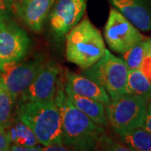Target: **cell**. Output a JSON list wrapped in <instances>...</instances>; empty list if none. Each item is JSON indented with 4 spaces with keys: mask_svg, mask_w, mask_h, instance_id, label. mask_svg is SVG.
<instances>
[{
    "mask_svg": "<svg viewBox=\"0 0 151 151\" xmlns=\"http://www.w3.org/2000/svg\"><path fill=\"white\" fill-rule=\"evenodd\" d=\"M55 103L61 117L62 144L75 150L97 148L100 138L105 134L103 127L94 123L70 102L64 87L55 92Z\"/></svg>",
    "mask_w": 151,
    "mask_h": 151,
    "instance_id": "cell-1",
    "label": "cell"
},
{
    "mask_svg": "<svg viewBox=\"0 0 151 151\" xmlns=\"http://www.w3.org/2000/svg\"><path fill=\"white\" fill-rule=\"evenodd\" d=\"M18 118L34 132L39 144H62L61 117L54 101L20 102Z\"/></svg>",
    "mask_w": 151,
    "mask_h": 151,
    "instance_id": "cell-2",
    "label": "cell"
},
{
    "mask_svg": "<svg viewBox=\"0 0 151 151\" xmlns=\"http://www.w3.org/2000/svg\"><path fill=\"white\" fill-rule=\"evenodd\" d=\"M106 50L102 34L87 19L65 35L66 59L84 70L101 59Z\"/></svg>",
    "mask_w": 151,
    "mask_h": 151,
    "instance_id": "cell-3",
    "label": "cell"
},
{
    "mask_svg": "<svg viewBox=\"0 0 151 151\" xmlns=\"http://www.w3.org/2000/svg\"><path fill=\"white\" fill-rule=\"evenodd\" d=\"M129 69L123 60L106 50L103 57L86 68L83 75L98 83L108 92L111 100L118 99L127 93Z\"/></svg>",
    "mask_w": 151,
    "mask_h": 151,
    "instance_id": "cell-4",
    "label": "cell"
},
{
    "mask_svg": "<svg viewBox=\"0 0 151 151\" xmlns=\"http://www.w3.org/2000/svg\"><path fill=\"white\" fill-rule=\"evenodd\" d=\"M150 102L140 95L126 93L105 106L108 124L119 134L141 127Z\"/></svg>",
    "mask_w": 151,
    "mask_h": 151,
    "instance_id": "cell-5",
    "label": "cell"
},
{
    "mask_svg": "<svg viewBox=\"0 0 151 151\" xmlns=\"http://www.w3.org/2000/svg\"><path fill=\"white\" fill-rule=\"evenodd\" d=\"M104 38L108 47L119 54L146 39L139 29L115 8L109 11L104 27Z\"/></svg>",
    "mask_w": 151,
    "mask_h": 151,
    "instance_id": "cell-6",
    "label": "cell"
},
{
    "mask_svg": "<svg viewBox=\"0 0 151 151\" xmlns=\"http://www.w3.org/2000/svg\"><path fill=\"white\" fill-rule=\"evenodd\" d=\"M43 64L40 59L1 62L0 84L16 100L30 85Z\"/></svg>",
    "mask_w": 151,
    "mask_h": 151,
    "instance_id": "cell-7",
    "label": "cell"
},
{
    "mask_svg": "<svg viewBox=\"0 0 151 151\" xmlns=\"http://www.w3.org/2000/svg\"><path fill=\"white\" fill-rule=\"evenodd\" d=\"M86 0H57L50 14V25L56 39H61L76 25L84 14Z\"/></svg>",
    "mask_w": 151,
    "mask_h": 151,
    "instance_id": "cell-8",
    "label": "cell"
},
{
    "mask_svg": "<svg viewBox=\"0 0 151 151\" xmlns=\"http://www.w3.org/2000/svg\"><path fill=\"white\" fill-rule=\"evenodd\" d=\"M31 40L14 23L5 22L0 27V63L20 60L30 48Z\"/></svg>",
    "mask_w": 151,
    "mask_h": 151,
    "instance_id": "cell-9",
    "label": "cell"
},
{
    "mask_svg": "<svg viewBox=\"0 0 151 151\" xmlns=\"http://www.w3.org/2000/svg\"><path fill=\"white\" fill-rule=\"evenodd\" d=\"M60 67L53 61L44 63L37 76L20 96V102L54 101Z\"/></svg>",
    "mask_w": 151,
    "mask_h": 151,
    "instance_id": "cell-10",
    "label": "cell"
},
{
    "mask_svg": "<svg viewBox=\"0 0 151 151\" xmlns=\"http://www.w3.org/2000/svg\"><path fill=\"white\" fill-rule=\"evenodd\" d=\"M55 2V0H15L12 9L30 29L40 32Z\"/></svg>",
    "mask_w": 151,
    "mask_h": 151,
    "instance_id": "cell-11",
    "label": "cell"
},
{
    "mask_svg": "<svg viewBox=\"0 0 151 151\" xmlns=\"http://www.w3.org/2000/svg\"><path fill=\"white\" fill-rule=\"evenodd\" d=\"M111 4L143 31H151V6L146 0H109Z\"/></svg>",
    "mask_w": 151,
    "mask_h": 151,
    "instance_id": "cell-12",
    "label": "cell"
},
{
    "mask_svg": "<svg viewBox=\"0 0 151 151\" xmlns=\"http://www.w3.org/2000/svg\"><path fill=\"white\" fill-rule=\"evenodd\" d=\"M65 76V86L76 94L95 99L105 106L111 102V98L105 89L91 78L71 71H66Z\"/></svg>",
    "mask_w": 151,
    "mask_h": 151,
    "instance_id": "cell-13",
    "label": "cell"
},
{
    "mask_svg": "<svg viewBox=\"0 0 151 151\" xmlns=\"http://www.w3.org/2000/svg\"><path fill=\"white\" fill-rule=\"evenodd\" d=\"M64 89L70 102L94 123L103 128L108 125V121L106 115L105 105L103 103L92 98L78 95L67 86H64Z\"/></svg>",
    "mask_w": 151,
    "mask_h": 151,
    "instance_id": "cell-14",
    "label": "cell"
},
{
    "mask_svg": "<svg viewBox=\"0 0 151 151\" xmlns=\"http://www.w3.org/2000/svg\"><path fill=\"white\" fill-rule=\"evenodd\" d=\"M5 129L12 145L38 147L39 142L34 132L18 117L17 119H12Z\"/></svg>",
    "mask_w": 151,
    "mask_h": 151,
    "instance_id": "cell-15",
    "label": "cell"
},
{
    "mask_svg": "<svg viewBox=\"0 0 151 151\" xmlns=\"http://www.w3.org/2000/svg\"><path fill=\"white\" fill-rule=\"evenodd\" d=\"M131 150L151 151V134L144 127H136L118 134Z\"/></svg>",
    "mask_w": 151,
    "mask_h": 151,
    "instance_id": "cell-16",
    "label": "cell"
},
{
    "mask_svg": "<svg viewBox=\"0 0 151 151\" xmlns=\"http://www.w3.org/2000/svg\"><path fill=\"white\" fill-rule=\"evenodd\" d=\"M127 93L140 95L151 103V86L139 69L129 70Z\"/></svg>",
    "mask_w": 151,
    "mask_h": 151,
    "instance_id": "cell-17",
    "label": "cell"
},
{
    "mask_svg": "<svg viewBox=\"0 0 151 151\" xmlns=\"http://www.w3.org/2000/svg\"><path fill=\"white\" fill-rule=\"evenodd\" d=\"M145 40L121 54V59L129 70L139 69L142 61L147 54Z\"/></svg>",
    "mask_w": 151,
    "mask_h": 151,
    "instance_id": "cell-18",
    "label": "cell"
},
{
    "mask_svg": "<svg viewBox=\"0 0 151 151\" xmlns=\"http://www.w3.org/2000/svg\"><path fill=\"white\" fill-rule=\"evenodd\" d=\"M14 98L0 84V127L6 129L12 121Z\"/></svg>",
    "mask_w": 151,
    "mask_h": 151,
    "instance_id": "cell-19",
    "label": "cell"
},
{
    "mask_svg": "<svg viewBox=\"0 0 151 151\" xmlns=\"http://www.w3.org/2000/svg\"><path fill=\"white\" fill-rule=\"evenodd\" d=\"M12 13V7L4 0H0V22L9 21Z\"/></svg>",
    "mask_w": 151,
    "mask_h": 151,
    "instance_id": "cell-20",
    "label": "cell"
},
{
    "mask_svg": "<svg viewBox=\"0 0 151 151\" xmlns=\"http://www.w3.org/2000/svg\"><path fill=\"white\" fill-rule=\"evenodd\" d=\"M139 70L143 72L151 86V56L150 55L146 54L142 61Z\"/></svg>",
    "mask_w": 151,
    "mask_h": 151,
    "instance_id": "cell-21",
    "label": "cell"
},
{
    "mask_svg": "<svg viewBox=\"0 0 151 151\" xmlns=\"http://www.w3.org/2000/svg\"><path fill=\"white\" fill-rule=\"evenodd\" d=\"M11 142L5 129L0 127V151L9 150Z\"/></svg>",
    "mask_w": 151,
    "mask_h": 151,
    "instance_id": "cell-22",
    "label": "cell"
},
{
    "mask_svg": "<svg viewBox=\"0 0 151 151\" xmlns=\"http://www.w3.org/2000/svg\"><path fill=\"white\" fill-rule=\"evenodd\" d=\"M142 127H144L147 131H149L151 134V103L148 104V108L146 110L145 116L143 121Z\"/></svg>",
    "mask_w": 151,
    "mask_h": 151,
    "instance_id": "cell-23",
    "label": "cell"
},
{
    "mask_svg": "<svg viewBox=\"0 0 151 151\" xmlns=\"http://www.w3.org/2000/svg\"><path fill=\"white\" fill-rule=\"evenodd\" d=\"M71 150L69 147L63 144H54L47 146H43L42 151H66Z\"/></svg>",
    "mask_w": 151,
    "mask_h": 151,
    "instance_id": "cell-24",
    "label": "cell"
},
{
    "mask_svg": "<svg viewBox=\"0 0 151 151\" xmlns=\"http://www.w3.org/2000/svg\"><path fill=\"white\" fill-rule=\"evenodd\" d=\"M146 41V49H147V54L150 55L151 56V38L145 40Z\"/></svg>",
    "mask_w": 151,
    "mask_h": 151,
    "instance_id": "cell-25",
    "label": "cell"
},
{
    "mask_svg": "<svg viewBox=\"0 0 151 151\" xmlns=\"http://www.w3.org/2000/svg\"><path fill=\"white\" fill-rule=\"evenodd\" d=\"M4 1H6V2H7V3H8V4H9L11 7H12L13 4L14 3V1H15V0H4Z\"/></svg>",
    "mask_w": 151,
    "mask_h": 151,
    "instance_id": "cell-26",
    "label": "cell"
},
{
    "mask_svg": "<svg viewBox=\"0 0 151 151\" xmlns=\"http://www.w3.org/2000/svg\"><path fill=\"white\" fill-rule=\"evenodd\" d=\"M4 23H5V22H0V27H1V26H2V25L4 24Z\"/></svg>",
    "mask_w": 151,
    "mask_h": 151,
    "instance_id": "cell-27",
    "label": "cell"
}]
</instances>
